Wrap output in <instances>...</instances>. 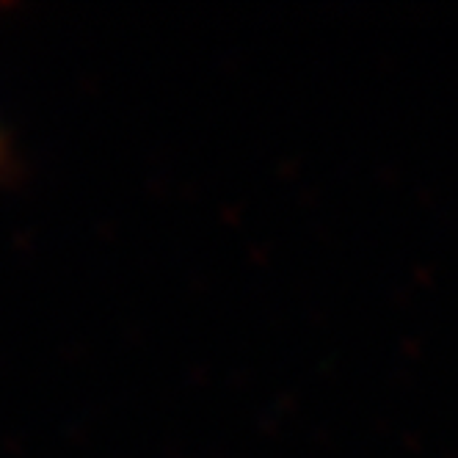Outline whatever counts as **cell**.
<instances>
[{
    "label": "cell",
    "mask_w": 458,
    "mask_h": 458,
    "mask_svg": "<svg viewBox=\"0 0 458 458\" xmlns=\"http://www.w3.org/2000/svg\"><path fill=\"white\" fill-rule=\"evenodd\" d=\"M4 163H6V141L0 136V172H4Z\"/></svg>",
    "instance_id": "obj_1"
}]
</instances>
